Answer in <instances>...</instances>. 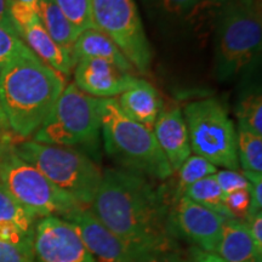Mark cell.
Wrapping results in <instances>:
<instances>
[{
	"label": "cell",
	"instance_id": "obj_8",
	"mask_svg": "<svg viewBox=\"0 0 262 262\" xmlns=\"http://www.w3.org/2000/svg\"><path fill=\"white\" fill-rule=\"evenodd\" d=\"M183 117L192 152L215 166L237 171V129L220 101L208 97L189 102Z\"/></svg>",
	"mask_w": 262,
	"mask_h": 262
},
{
	"label": "cell",
	"instance_id": "obj_28",
	"mask_svg": "<svg viewBox=\"0 0 262 262\" xmlns=\"http://www.w3.org/2000/svg\"><path fill=\"white\" fill-rule=\"evenodd\" d=\"M215 179L224 194H229L241 189H251V183L243 173H239L235 170H220L215 173Z\"/></svg>",
	"mask_w": 262,
	"mask_h": 262
},
{
	"label": "cell",
	"instance_id": "obj_4",
	"mask_svg": "<svg viewBox=\"0 0 262 262\" xmlns=\"http://www.w3.org/2000/svg\"><path fill=\"white\" fill-rule=\"evenodd\" d=\"M261 8L257 0H222L216 25L215 74L229 80L260 52Z\"/></svg>",
	"mask_w": 262,
	"mask_h": 262
},
{
	"label": "cell",
	"instance_id": "obj_18",
	"mask_svg": "<svg viewBox=\"0 0 262 262\" xmlns=\"http://www.w3.org/2000/svg\"><path fill=\"white\" fill-rule=\"evenodd\" d=\"M215 254L226 262H262V253L255 247L247 225L234 219L224 221Z\"/></svg>",
	"mask_w": 262,
	"mask_h": 262
},
{
	"label": "cell",
	"instance_id": "obj_17",
	"mask_svg": "<svg viewBox=\"0 0 262 262\" xmlns=\"http://www.w3.org/2000/svg\"><path fill=\"white\" fill-rule=\"evenodd\" d=\"M72 58L74 64L84 58H96L111 62L127 73L133 74L135 70L112 39L96 28L85 29L80 33L72 49Z\"/></svg>",
	"mask_w": 262,
	"mask_h": 262
},
{
	"label": "cell",
	"instance_id": "obj_11",
	"mask_svg": "<svg viewBox=\"0 0 262 262\" xmlns=\"http://www.w3.org/2000/svg\"><path fill=\"white\" fill-rule=\"evenodd\" d=\"M64 220L77 228L85 247L97 262H158L113 233L89 208L72 212Z\"/></svg>",
	"mask_w": 262,
	"mask_h": 262
},
{
	"label": "cell",
	"instance_id": "obj_32",
	"mask_svg": "<svg viewBox=\"0 0 262 262\" xmlns=\"http://www.w3.org/2000/svg\"><path fill=\"white\" fill-rule=\"evenodd\" d=\"M244 224L247 225L255 247L260 253H262V212L258 211L256 214L251 215Z\"/></svg>",
	"mask_w": 262,
	"mask_h": 262
},
{
	"label": "cell",
	"instance_id": "obj_22",
	"mask_svg": "<svg viewBox=\"0 0 262 262\" xmlns=\"http://www.w3.org/2000/svg\"><path fill=\"white\" fill-rule=\"evenodd\" d=\"M219 171L217 166L211 164L208 160L202 158L199 156H189L182 165L180 166L178 172V182H176L175 189V201L179 199L180 196L183 195L185 189L193 185V183L199 181V180L208 178V176L215 175Z\"/></svg>",
	"mask_w": 262,
	"mask_h": 262
},
{
	"label": "cell",
	"instance_id": "obj_37",
	"mask_svg": "<svg viewBox=\"0 0 262 262\" xmlns=\"http://www.w3.org/2000/svg\"><path fill=\"white\" fill-rule=\"evenodd\" d=\"M10 145H11V143L3 142V141H0V159H2V157H3V155H4L5 149L8 148V146H10Z\"/></svg>",
	"mask_w": 262,
	"mask_h": 262
},
{
	"label": "cell",
	"instance_id": "obj_13",
	"mask_svg": "<svg viewBox=\"0 0 262 262\" xmlns=\"http://www.w3.org/2000/svg\"><path fill=\"white\" fill-rule=\"evenodd\" d=\"M74 84L95 98H116L136 79L116 64L96 58H84L74 64Z\"/></svg>",
	"mask_w": 262,
	"mask_h": 262
},
{
	"label": "cell",
	"instance_id": "obj_36",
	"mask_svg": "<svg viewBox=\"0 0 262 262\" xmlns=\"http://www.w3.org/2000/svg\"><path fill=\"white\" fill-rule=\"evenodd\" d=\"M17 2L29 6V8L34 10L37 14H39V0H17Z\"/></svg>",
	"mask_w": 262,
	"mask_h": 262
},
{
	"label": "cell",
	"instance_id": "obj_16",
	"mask_svg": "<svg viewBox=\"0 0 262 262\" xmlns=\"http://www.w3.org/2000/svg\"><path fill=\"white\" fill-rule=\"evenodd\" d=\"M19 38L24 40L33 54L41 62L58 73L70 75L74 68L71 54L63 50L45 31L40 18L37 16L19 31Z\"/></svg>",
	"mask_w": 262,
	"mask_h": 262
},
{
	"label": "cell",
	"instance_id": "obj_35",
	"mask_svg": "<svg viewBox=\"0 0 262 262\" xmlns=\"http://www.w3.org/2000/svg\"><path fill=\"white\" fill-rule=\"evenodd\" d=\"M11 134V129H10L8 119H6L4 111H3L2 106H0V141L3 142H12V135Z\"/></svg>",
	"mask_w": 262,
	"mask_h": 262
},
{
	"label": "cell",
	"instance_id": "obj_27",
	"mask_svg": "<svg viewBox=\"0 0 262 262\" xmlns=\"http://www.w3.org/2000/svg\"><path fill=\"white\" fill-rule=\"evenodd\" d=\"M251 189H241L225 194L224 205L229 214V217L245 222L249 217L251 205Z\"/></svg>",
	"mask_w": 262,
	"mask_h": 262
},
{
	"label": "cell",
	"instance_id": "obj_10",
	"mask_svg": "<svg viewBox=\"0 0 262 262\" xmlns=\"http://www.w3.org/2000/svg\"><path fill=\"white\" fill-rule=\"evenodd\" d=\"M33 254L37 262H97L77 228L57 216H48L35 222Z\"/></svg>",
	"mask_w": 262,
	"mask_h": 262
},
{
	"label": "cell",
	"instance_id": "obj_30",
	"mask_svg": "<svg viewBox=\"0 0 262 262\" xmlns=\"http://www.w3.org/2000/svg\"><path fill=\"white\" fill-rule=\"evenodd\" d=\"M0 242L33 249V235L26 234L17 226L0 221Z\"/></svg>",
	"mask_w": 262,
	"mask_h": 262
},
{
	"label": "cell",
	"instance_id": "obj_19",
	"mask_svg": "<svg viewBox=\"0 0 262 262\" xmlns=\"http://www.w3.org/2000/svg\"><path fill=\"white\" fill-rule=\"evenodd\" d=\"M38 15L49 35L72 56V49L81 32L66 17L55 0H39Z\"/></svg>",
	"mask_w": 262,
	"mask_h": 262
},
{
	"label": "cell",
	"instance_id": "obj_12",
	"mask_svg": "<svg viewBox=\"0 0 262 262\" xmlns=\"http://www.w3.org/2000/svg\"><path fill=\"white\" fill-rule=\"evenodd\" d=\"M170 216L175 235L185 237L202 250L215 253L226 220L224 216L185 195L176 199Z\"/></svg>",
	"mask_w": 262,
	"mask_h": 262
},
{
	"label": "cell",
	"instance_id": "obj_34",
	"mask_svg": "<svg viewBox=\"0 0 262 262\" xmlns=\"http://www.w3.org/2000/svg\"><path fill=\"white\" fill-rule=\"evenodd\" d=\"M185 262H226L217 254L208 253L202 249L193 247L188 250Z\"/></svg>",
	"mask_w": 262,
	"mask_h": 262
},
{
	"label": "cell",
	"instance_id": "obj_1",
	"mask_svg": "<svg viewBox=\"0 0 262 262\" xmlns=\"http://www.w3.org/2000/svg\"><path fill=\"white\" fill-rule=\"evenodd\" d=\"M90 211L108 229L156 260L175 247L171 211L162 188L125 169H107Z\"/></svg>",
	"mask_w": 262,
	"mask_h": 262
},
{
	"label": "cell",
	"instance_id": "obj_33",
	"mask_svg": "<svg viewBox=\"0 0 262 262\" xmlns=\"http://www.w3.org/2000/svg\"><path fill=\"white\" fill-rule=\"evenodd\" d=\"M11 3L12 0H0V27L19 37L17 28L11 18V12H10Z\"/></svg>",
	"mask_w": 262,
	"mask_h": 262
},
{
	"label": "cell",
	"instance_id": "obj_23",
	"mask_svg": "<svg viewBox=\"0 0 262 262\" xmlns=\"http://www.w3.org/2000/svg\"><path fill=\"white\" fill-rule=\"evenodd\" d=\"M35 220L37 219L24 205L19 204L0 183V221L14 224L26 234L33 235Z\"/></svg>",
	"mask_w": 262,
	"mask_h": 262
},
{
	"label": "cell",
	"instance_id": "obj_3",
	"mask_svg": "<svg viewBox=\"0 0 262 262\" xmlns=\"http://www.w3.org/2000/svg\"><path fill=\"white\" fill-rule=\"evenodd\" d=\"M101 134L108 156L123 169L159 181L173 173L152 127L125 116L117 98H101Z\"/></svg>",
	"mask_w": 262,
	"mask_h": 262
},
{
	"label": "cell",
	"instance_id": "obj_26",
	"mask_svg": "<svg viewBox=\"0 0 262 262\" xmlns=\"http://www.w3.org/2000/svg\"><path fill=\"white\" fill-rule=\"evenodd\" d=\"M31 52L18 35L0 27V70L16 57Z\"/></svg>",
	"mask_w": 262,
	"mask_h": 262
},
{
	"label": "cell",
	"instance_id": "obj_2",
	"mask_svg": "<svg viewBox=\"0 0 262 262\" xmlns=\"http://www.w3.org/2000/svg\"><path fill=\"white\" fill-rule=\"evenodd\" d=\"M66 80L33 52L16 57L0 70V106L11 133L34 135L63 93Z\"/></svg>",
	"mask_w": 262,
	"mask_h": 262
},
{
	"label": "cell",
	"instance_id": "obj_6",
	"mask_svg": "<svg viewBox=\"0 0 262 262\" xmlns=\"http://www.w3.org/2000/svg\"><path fill=\"white\" fill-rule=\"evenodd\" d=\"M101 134V98L83 93L74 83L64 88L33 141L47 145L93 147Z\"/></svg>",
	"mask_w": 262,
	"mask_h": 262
},
{
	"label": "cell",
	"instance_id": "obj_9",
	"mask_svg": "<svg viewBox=\"0 0 262 262\" xmlns=\"http://www.w3.org/2000/svg\"><path fill=\"white\" fill-rule=\"evenodd\" d=\"M93 19L137 72H148L153 51L135 0H93Z\"/></svg>",
	"mask_w": 262,
	"mask_h": 262
},
{
	"label": "cell",
	"instance_id": "obj_20",
	"mask_svg": "<svg viewBox=\"0 0 262 262\" xmlns=\"http://www.w3.org/2000/svg\"><path fill=\"white\" fill-rule=\"evenodd\" d=\"M183 195L206 209L217 212L225 219H231L224 205L225 194L219 186L217 181H216L215 175L208 176V178L194 182L185 189Z\"/></svg>",
	"mask_w": 262,
	"mask_h": 262
},
{
	"label": "cell",
	"instance_id": "obj_25",
	"mask_svg": "<svg viewBox=\"0 0 262 262\" xmlns=\"http://www.w3.org/2000/svg\"><path fill=\"white\" fill-rule=\"evenodd\" d=\"M72 25L79 32L95 28L93 19V0H55Z\"/></svg>",
	"mask_w": 262,
	"mask_h": 262
},
{
	"label": "cell",
	"instance_id": "obj_29",
	"mask_svg": "<svg viewBox=\"0 0 262 262\" xmlns=\"http://www.w3.org/2000/svg\"><path fill=\"white\" fill-rule=\"evenodd\" d=\"M201 0H149L160 11L172 16H186L194 11Z\"/></svg>",
	"mask_w": 262,
	"mask_h": 262
},
{
	"label": "cell",
	"instance_id": "obj_31",
	"mask_svg": "<svg viewBox=\"0 0 262 262\" xmlns=\"http://www.w3.org/2000/svg\"><path fill=\"white\" fill-rule=\"evenodd\" d=\"M0 262H37L32 248L0 242Z\"/></svg>",
	"mask_w": 262,
	"mask_h": 262
},
{
	"label": "cell",
	"instance_id": "obj_15",
	"mask_svg": "<svg viewBox=\"0 0 262 262\" xmlns=\"http://www.w3.org/2000/svg\"><path fill=\"white\" fill-rule=\"evenodd\" d=\"M116 98L125 116L148 127L153 126L163 111V100L159 91L149 81L140 78H136L135 81Z\"/></svg>",
	"mask_w": 262,
	"mask_h": 262
},
{
	"label": "cell",
	"instance_id": "obj_14",
	"mask_svg": "<svg viewBox=\"0 0 262 262\" xmlns=\"http://www.w3.org/2000/svg\"><path fill=\"white\" fill-rule=\"evenodd\" d=\"M157 142L171 166L172 172L192 155L188 130L181 108L163 110L152 126Z\"/></svg>",
	"mask_w": 262,
	"mask_h": 262
},
{
	"label": "cell",
	"instance_id": "obj_21",
	"mask_svg": "<svg viewBox=\"0 0 262 262\" xmlns=\"http://www.w3.org/2000/svg\"><path fill=\"white\" fill-rule=\"evenodd\" d=\"M237 153L243 171L262 173V136L237 129Z\"/></svg>",
	"mask_w": 262,
	"mask_h": 262
},
{
	"label": "cell",
	"instance_id": "obj_5",
	"mask_svg": "<svg viewBox=\"0 0 262 262\" xmlns=\"http://www.w3.org/2000/svg\"><path fill=\"white\" fill-rule=\"evenodd\" d=\"M19 158L68 193L83 208H90L102 180V170L85 153L75 148L24 141L12 145Z\"/></svg>",
	"mask_w": 262,
	"mask_h": 262
},
{
	"label": "cell",
	"instance_id": "obj_24",
	"mask_svg": "<svg viewBox=\"0 0 262 262\" xmlns=\"http://www.w3.org/2000/svg\"><path fill=\"white\" fill-rule=\"evenodd\" d=\"M238 129L262 136V97L261 94H250L244 97L237 108Z\"/></svg>",
	"mask_w": 262,
	"mask_h": 262
},
{
	"label": "cell",
	"instance_id": "obj_7",
	"mask_svg": "<svg viewBox=\"0 0 262 262\" xmlns=\"http://www.w3.org/2000/svg\"><path fill=\"white\" fill-rule=\"evenodd\" d=\"M0 183L35 219H64L83 208L8 146L0 159Z\"/></svg>",
	"mask_w": 262,
	"mask_h": 262
}]
</instances>
